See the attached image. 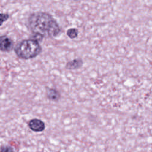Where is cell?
Wrapping results in <instances>:
<instances>
[{"label": "cell", "instance_id": "6da1fadb", "mask_svg": "<svg viewBox=\"0 0 152 152\" xmlns=\"http://www.w3.org/2000/svg\"><path fill=\"white\" fill-rule=\"evenodd\" d=\"M28 28L33 34L43 37H55L61 32V28L52 16L45 12L31 14L27 20Z\"/></svg>", "mask_w": 152, "mask_h": 152}, {"label": "cell", "instance_id": "7a4b0ae2", "mask_svg": "<svg viewBox=\"0 0 152 152\" xmlns=\"http://www.w3.org/2000/svg\"><path fill=\"white\" fill-rule=\"evenodd\" d=\"M14 51L18 58L29 59L39 55L42 51V48L39 42L31 39H26L20 42L15 46Z\"/></svg>", "mask_w": 152, "mask_h": 152}, {"label": "cell", "instance_id": "3957f363", "mask_svg": "<svg viewBox=\"0 0 152 152\" xmlns=\"http://www.w3.org/2000/svg\"><path fill=\"white\" fill-rule=\"evenodd\" d=\"M14 48L13 41L7 36H1L0 40V49L2 52L11 51Z\"/></svg>", "mask_w": 152, "mask_h": 152}, {"label": "cell", "instance_id": "277c9868", "mask_svg": "<svg viewBox=\"0 0 152 152\" xmlns=\"http://www.w3.org/2000/svg\"><path fill=\"white\" fill-rule=\"evenodd\" d=\"M29 128L33 131L40 132L45 129V123L39 119H33L28 122Z\"/></svg>", "mask_w": 152, "mask_h": 152}, {"label": "cell", "instance_id": "5b68a950", "mask_svg": "<svg viewBox=\"0 0 152 152\" xmlns=\"http://www.w3.org/2000/svg\"><path fill=\"white\" fill-rule=\"evenodd\" d=\"M83 65V61L81 59H74L70 61L66 64L65 68L68 69H76L81 68Z\"/></svg>", "mask_w": 152, "mask_h": 152}, {"label": "cell", "instance_id": "8992f818", "mask_svg": "<svg viewBox=\"0 0 152 152\" xmlns=\"http://www.w3.org/2000/svg\"><path fill=\"white\" fill-rule=\"evenodd\" d=\"M47 96L50 100L56 101L60 98V94L54 88H48L47 90Z\"/></svg>", "mask_w": 152, "mask_h": 152}, {"label": "cell", "instance_id": "52a82bcc", "mask_svg": "<svg viewBox=\"0 0 152 152\" xmlns=\"http://www.w3.org/2000/svg\"><path fill=\"white\" fill-rule=\"evenodd\" d=\"M78 30L75 28H71L68 29L66 31L67 36L71 39H74L77 37L78 36Z\"/></svg>", "mask_w": 152, "mask_h": 152}, {"label": "cell", "instance_id": "ba28073f", "mask_svg": "<svg viewBox=\"0 0 152 152\" xmlns=\"http://www.w3.org/2000/svg\"><path fill=\"white\" fill-rule=\"evenodd\" d=\"M1 152H14V150L11 147L7 145L1 147Z\"/></svg>", "mask_w": 152, "mask_h": 152}, {"label": "cell", "instance_id": "9c48e42d", "mask_svg": "<svg viewBox=\"0 0 152 152\" xmlns=\"http://www.w3.org/2000/svg\"><path fill=\"white\" fill-rule=\"evenodd\" d=\"M43 37L42 36V35H40V34H33V36L31 37V39H33V40H36V41H37V42H40V41H42V39H43Z\"/></svg>", "mask_w": 152, "mask_h": 152}, {"label": "cell", "instance_id": "30bf717a", "mask_svg": "<svg viewBox=\"0 0 152 152\" xmlns=\"http://www.w3.org/2000/svg\"><path fill=\"white\" fill-rule=\"evenodd\" d=\"M9 15L8 14H3L1 13V24H2L3 22L5 21L6 20H7L9 18Z\"/></svg>", "mask_w": 152, "mask_h": 152}, {"label": "cell", "instance_id": "8fae6325", "mask_svg": "<svg viewBox=\"0 0 152 152\" xmlns=\"http://www.w3.org/2000/svg\"><path fill=\"white\" fill-rule=\"evenodd\" d=\"M74 1H76V0H74Z\"/></svg>", "mask_w": 152, "mask_h": 152}]
</instances>
